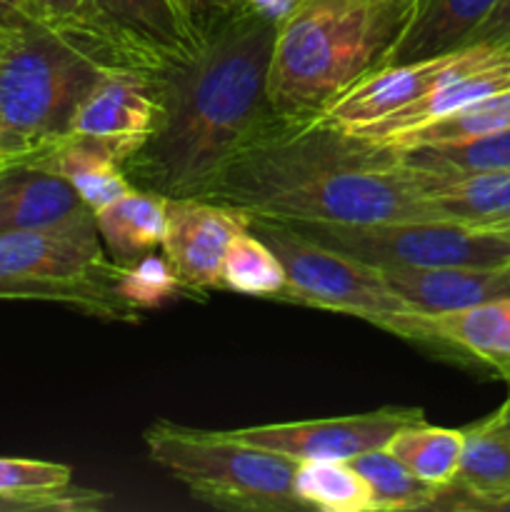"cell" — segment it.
<instances>
[{
  "mask_svg": "<svg viewBox=\"0 0 510 512\" xmlns=\"http://www.w3.org/2000/svg\"><path fill=\"white\" fill-rule=\"evenodd\" d=\"M30 165H38V168H45L68 180L70 188L80 195V200L93 213L115 203L133 188L123 165L113 155L105 153L100 145L85 138H65L58 148H53L48 155Z\"/></svg>",
  "mask_w": 510,
  "mask_h": 512,
  "instance_id": "cell-22",
  "label": "cell"
},
{
  "mask_svg": "<svg viewBox=\"0 0 510 512\" xmlns=\"http://www.w3.org/2000/svg\"><path fill=\"white\" fill-rule=\"evenodd\" d=\"M250 218V230L285 265L288 285L280 300L353 315L410 343L420 313L390 288L383 270L328 248L283 220Z\"/></svg>",
  "mask_w": 510,
  "mask_h": 512,
  "instance_id": "cell-7",
  "label": "cell"
},
{
  "mask_svg": "<svg viewBox=\"0 0 510 512\" xmlns=\"http://www.w3.org/2000/svg\"><path fill=\"white\" fill-rule=\"evenodd\" d=\"M400 158L430 175L510 173V128L458 143L420 145L403 150Z\"/></svg>",
  "mask_w": 510,
  "mask_h": 512,
  "instance_id": "cell-26",
  "label": "cell"
},
{
  "mask_svg": "<svg viewBox=\"0 0 510 512\" xmlns=\"http://www.w3.org/2000/svg\"><path fill=\"white\" fill-rule=\"evenodd\" d=\"M275 30L238 3L190 53L160 68L158 125L123 165L135 188L208 198L223 170L278 118L268 98Z\"/></svg>",
  "mask_w": 510,
  "mask_h": 512,
  "instance_id": "cell-1",
  "label": "cell"
},
{
  "mask_svg": "<svg viewBox=\"0 0 510 512\" xmlns=\"http://www.w3.org/2000/svg\"><path fill=\"white\" fill-rule=\"evenodd\" d=\"M208 198L283 223L375 225L435 218L425 173L360 135L315 120L275 118Z\"/></svg>",
  "mask_w": 510,
  "mask_h": 512,
  "instance_id": "cell-2",
  "label": "cell"
},
{
  "mask_svg": "<svg viewBox=\"0 0 510 512\" xmlns=\"http://www.w3.org/2000/svg\"><path fill=\"white\" fill-rule=\"evenodd\" d=\"M510 88V45H493L488 55L483 60H478L475 65L465 68L463 73L453 75L450 80L440 83L438 88L428 90L425 95H420L418 100L408 103L405 108L395 110V113L385 115L383 120H378L370 128L360 130V135L365 140H388L393 135L405 133V130L420 128L425 123H433V120L445 118V115L455 113V110L465 108V105L475 103L480 98H488V95L500 93V90Z\"/></svg>",
  "mask_w": 510,
  "mask_h": 512,
  "instance_id": "cell-16",
  "label": "cell"
},
{
  "mask_svg": "<svg viewBox=\"0 0 510 512\" xmlns=\"http://www.w3.org/2000/svg\"><path fill=\"white\" fill-rule=\"evenodd\" d=\"M20 3L35 20H45V23L100 25L88 0H20Z\"/></svg>",
  "mask_w": 510,
  "mask_h": 512,
  "instance_id": "cell-32",
  "label": "cell"
},
{
  "mask_svg": "<svg viewBox=\"0 0 510 512\" xmlns=\"http://www.w3.org/2000/svg\"><path fill=\"white\" fill-rule=\"evenodd\" d=\"M93 213L68 180L38 165L0 170V233L38 230Z\"/></svg>",
  "mask_w": 510,
  "mask_h": 512,
  "instance_id": "cell-19",
  "label": "cell"
},
{
  "mask_svg": "<svg viewBox=\"0 0 510 512\" xmlns=\"http://www.w3.org/2000/svg\"><path fill=\"white\" fill-rule=\"evenodd\" d=\"M390 288L413 310L425 315L473 308L488 300L510 298V265L505 268H390Z\"/></svg>",
  "mask_w": 510,
  "mask_h": 512,
  "instance_id": "cell-18",
  "label": "cell"
},
{
  "mask_svg": "<svg viewBox=\"0 0 510 512\" xmlns=\"http://www.w3.org/2000/svg\"><path fill=\"white\" fill-rule=\"evenodd\" d=\"M425 200L435 218L510 230V173H425Z\"/></svg>",
  "mask_w": 510,
  "mask_h": 512,
  "instance_id": "cell-21",
  "label": "cell"
},
{
  "mask_svg": "<svg viewBox=\"0 0 510 512\" xmlns=\"http://www.w3.org/2000/svg\"><path fill=\"white\" fill-rule=\"evenodd\" d=\"M498 3L500 0H408V15L380 65L433 58L470 45L473 33Z\"/></svg>",
  "mask_w": 510,
  "mask_h": 512,
  "instance_id": "cell-17",
  "label": "cell"
},
{
  "mask_svg": "<svg viewBox=\"0 0 510 512\" xmlns=\"http://www.w3.org/2000/svg\"><path fill=\"white\" fill-rule=\"evenodd\" d=\"M155 65L100 25L28 18L0 28V163L30 165L58 148L93 85L115 65Z\"/></svg>",
  "mask_w": 510,
  "mask_h": 512,
  "instance_id": "cell-3",
  "label": "cell"
},
{
  "mask_svg": "<svg viewBox=\"0 0 510 512\" xmlns=\"http://www.w3.org/2000/svg\"><path fill=\"white\" fill-rule=\"evenodd\" d=\"M470 43L510 45V0H500L493 13L473 33Z\"/></svg>",
  "mask_w": 510,
  "mask_h": 512,
  "instance_id": "cell-33",
  "label": "cell"
},
{
  "mask_svg": "<svg viewBox=\"0 0 510 512\" xmlns=\"http://www.w3.org/2000/svg\"><path fill=\"white\" fill-rule=\"evenodd\" d=\"M240 3L248 10H253V13L263 15V18L273 20V23L278 25L280 20L288 18L303 0H240Z\"/></svg>",
  "mask_w": 510,
  "mask_h": 512,
  "instance_id": "cell-35",
  "label": "cell"
},
{
  "mask_svg": "<svg viewBox=\"0 0 510 512\" xmlns=\"http://www.w3.org/2000/svg\"><path fill=\"white\" fill-rule=\"evenodd\" d=\"M510 128V88L500 90V93L480 98L475 103L465 105V108L455 110V113L445 115V118L425 123L420 128L405 130V133L393 135L388 140H368V143L378 145V148L393 150V153H403V150L420 148V145H440V143H458V140L480 138V135L500 133V130Z\"/></svg>",
  "mask_w": 510,
  "mask_h": 512,
  "instance_id": "cell-23",
  "label": "cell"
},
{
  "mask_svg": "<svg viewBox=\"0 0 510 512\" xmlns=\"http://www.w3.org/2000/svg\"><path fill=\"white\" fill-rule=\"evenodd\" d=\"M160 68L140 63L110 68L78 105L68 138L90 140L125 165L158 125Z\"/></svg>",
  "mask_w": 510,
  "mask_h": 512,
  "instance_id": "cell-9",
  "label": "cell"
},
{
  "mask_svg": "<svg viewBox=\"0 0 510 512\" xmlns=\"http://www.w3.org/2000/svg\"><path fill=\"white\" fill-rule=\"evenodd\" d=\"M220 285L240 295L280 300L288 285V275L273 248L248 228L235 235L225 250Z\"/></svg>",
  "mask_w": 510,
  "mask_h": 512,
  "instance_id": "cell-28",
  "label": "cell"
},
{
  "mask_svg": "<svg viewBox=\"0 0 510 512\" xmlns=\"http://www.w3.org/2000/svg\"><path fill=\"white\" fill-rule=\"evenodd\" d=\"M420 348L493 370L510 388V298L448 313H423Z\"/></svg>",
  "mask_w": 510,
  "mask_h": 512,
  "instance_id": "cell-13",
  "label": "cell"
},
{
  "mask_svg": "<svg viewBox=\"0 0 510 512\" xmlns=\"http://www.w3.org/2000/svg\"><path fill=\"white\" fill-rule=\"evenodd\" d=\"M33 18L28 10L23 8L20 0H0V28L5 25H15V23H23V20Z\"/></svg>",
  "mask_w": 510,
  "mask_h": 512,
  "instance_id": "cell-36",
  "label": "cell"
},
{
  "mask_svg": "<svg viewBox=\"0 0 510 512\" xmlns=\"http://www.w3.org/2000/svg\"><path fill=\"white\" fill-rule=\"evenodd\" d=\"M493 45L495 43H470L458 50H450V53L433 55V58L380 65L355 80L343 93L335 95L310 120L328 125V128H338L343 133H360L383 120L385 115L405 108L428 90L438 88L440 83L483 60L493 50Z\"/></svg>",
  "mask_w": 510,
  "mask_h": 512,
  "instance_id": "cell-10",
  "label": "cell"
},
{
  "mask_svg": "<svg viewBox=\"0 0 510 512\" xmlns=\"http://www.w3.org/2000/svg\"><path fill=\"white\" fill-rule=\"evenodd\" d=\"M110 498L100 490L68 488L63 493L43 495V498H13L0 495V512H95L103 510Z\"/></svg>",
  "mask_w": 510,
  "mask_h": 512,
  "instance_id": "cell-31",
  "label": "cell"
},
{
  "mask_svg": "<svg viewBox=\"0 0 510 512\" xmlns=\"http://www.w3.org/2000/svg\"><path fill=\"white\" fill-rule=\"evenodd\" d=\"M148 458L190 498L223 510H305L295 495L298 463L288 455L243 443L228 430H193L155 420L143 433Z\"/></svg>",
  "mask_w": 510,
  "mask_h": 512,
  "instance_id": "cell-5",
  "label": "cell"
},
{
  "mask_svg": "<svg viewBox=\"0 0 510 512\" xmlns=\"http://www.w3.org/2000/svg\"><path fill=\"white\" fill-rule=\"evenodd\" d=\"M175 5H178V8L183 10L185 15H190V0H175ZM190 18H193V15H190ZM193 23H195V20H193Z\"/></svg>",
  "mask_w": 510,
  "mask_h": 512,
  "instance_id": "cell-38",
  "label": "cell"
},
{
  "mask_svg": "<svg viewBox=\"0 0 510 512\" xmlns=\"http://www.w3.org/2000/svg\"><path fill=\"white\" fill-rule=\"evenodd\" d=\"M238 3L240 0H190V15H193L195 25L203 33L205 28L225 18Z\"/></svg>",
  "mask_w": 510,
  "mask_h": 512,
  "instance_id": "cell-34",
  "label": "cell"
},
{
  "mask_svg": "<svg viewBox=\"0 0 510 512\" xmlns=\"http://www.w3.org/2000/svg\"><path fill=\"white\" fill-rule=\"evenodd\" d=\"M500 418H503V423H505V428H508V433H510V395H508V400H505L503 405H500Z\"/></svg>",
  "mask_w": 510,
  "mask_h": 512,
  "instance_id": "cell-37",
  "label": "cell"
},
{
  "mask_svg": "<svg viewBox=\"0 0 510 512\" xmlns=\"http://www.w3.org/2000/svg\"><path fill=\"white\" fill-rule=\"evenodd\" d=\"M408 15V0H303L278 23L268 98L278 118L310 120L378 68Z\"/></svg>",
  "mask_w": 510,
  "mask_h": 512,
  "instance_id": "cell-4",
  "label": "cell"
},
{
  "mask_svg": "<svg viewBox=\"0 0 510 512\" xmlns=\"http://www.w3.org/2000/svg\"><path fill=\"white\" fill-rule=\"evenodd\" d=\"M295 495L305 510L370 512V485L348 460H305L295 473Z\"/></svg>",
  "mask_w": 510,
  "mask_h": 512,
  "instance_id": "cell-25",
  "label": "cell"
},
{
  "mask_svg": "<svg viewBox=\"0 0 510 512\" xmlns=\"http://www.w3.org/2000/svg\"><path fill=\"white\" fill-rule=\"evenodd\" d=\"M113 285L125 308L138 318L188 293L165 260V255L155 253L130 260V263H115Z\"/></svg>",
  "mask_w": 510,
  "mask_h": 512,
  "instance_id": "cell-29",
  "label": "cell"
},
{
  "mask_svg": "<svg viewBox=\"0 0 510 512\" xmlns=\"http://www.w3.org/2000/svg\"><path fill=\"white\" fill-rule=\"evenodd\" d=\"M420 408H388L370 410V413L345 415V418L325 420H295V423H270L253 425V428L228 430L233 438L243 443L260 445L288 455L295 463L305 460H350L368 450H378L388 445V440L400 428L423 420Z\"/></svg>",
  "mask_w": 510,
  "mask_h": 512,
  "instance_id": "cell-11",
  "label": "cell"
},
{
  "mask_svg": "<svg viewBox=\"0 0 510 512\" xmlns=\"http://www.w3.org/2000/svg\"><path fill=\"white\" fill-rule=\"evenodd\" d=\"M370 485L373 508L370 512H398V510H430L440 488L415 478L395 455L385 448L368 450L348 460Z\"/></svg>",
  "mask_w": 510,
  "mask_h": 512,
  "instance_id": "cell-27",
  "label": "cell"
},
{
  "mask_svg": "<svg viewBox=\"0 0 510 512\" xmlns=\"http://www.w3.org/2000/svg\"><path fill=\"white\" fill-rule=\"evenodd\" d=\"M318 243L345 255L390 268H505L510 230L478 228L458 220L423 218L375 225L290 223Z\"/></svg>",
  "mask_w": 510,
  "mask_h": 512,
  "instance_id": "cell-8",
  "label": "cell"
},
{
  "mask_svg": "<svg viewBox=\"0 0 510 512\" xmlns=\"http://www.w3.org/2000/svg\"><path fill=\"white\" fill-rule=\"evenodd\" d=\"M390 455L400 460L415 478L445 488L458 473L460 453H463V430L438 428L423 420L400 428L385 445Z\"/></svg>",
  "mask_w": 510,
  "mask_h": 512,
  "instance_id": "cell-24",
  "label": "cell"
},
{
  "mask_svg": "<svg viewBox=\"0 0 510 512\" xmlns=\"http://www.w3.org/2000/svg\"><path fill=\"white\" fill-rule=\"evenodd\" d=\"M250 220L245 210L213 198H168L163 255L188 293L223 288L225 250Z\"/></svg>",
  "mask_w": 510,
  "mask_h": 512,
  "instance_id": "cell-12",
  "label": "cell"
},
{
  "mask_svg": "<svg viewBox=\"0 0 510 512\" xmlns=\"http://www.w3.org/2000/svg\"><path fill=\"white\" fill-rule=\"evenodd\" d=\"M510 500V433L495 410L490 418L463 428L455 480L440 488L433 508L498 510Z\"/></svg>",
  "mask_w": 510,
  "mask_h": 512,
  "instance_id": "cell-14",
  "label": "cell"
},
{
  "mask_svg": "<svg viewBox=\"0 0 510 512\" xmlns=\"http://www.w3.org/2000/svg\"><path fill=\"white\" fill-rule=\"evenodd\" d=\"M73 488V468L28 458H0V495L43 498Z\"/></svg>",
  "mask_w": 510,
  "mask_h": 512,
  "instance_id": "cell-30",
  "label": "cell"
},
{
  "mask_svg": "<svg viewBox=\"0 0 510 512\" xmlns=\"http://www.w3.org/2000/svg\"><path fill=\"white\" fill-rule=\"evenodd\" d=\"M95 228L115 263H130L163 248L168 230V198L153 190L130 188L123 198L95 210Z\"/></svg>",
  "mask_w": 510,
  "mask_h": 512,
  "instance_id": "cell-20",
  "label": "cell"
},
{
  "mask_svg": "<svg viewBox=\"0 0 510 512\" xmlns=\"http://www.w3.org/2000/svg\"><path fill=\"white\" fill-rule=\"evenodd\" d=\"M98 23L130 53L165 65L190 53L203 33L175 0H88Z\"/></svg>",
  "mask_w": 510,
  "mask_h": 512,
  "instance_id": "cell-15",
  "label": "cell"
},
{
  "mask_svg": "<svg viewBox=\"0 0 510 512\" xmlns=\"http://www.w3.org/2000/svg\"><path fill=\"white\" fill-rule=\"evenodd\" d=\"M113 268L93 213L0 233V300H45L113 323H138L115 293Z\"/></svg>",
  "mask_w": 510,
  "mask_h": 512,
  "instance_id": "cell-6",
  "label": "cell"
},
{
  "mask_svg": "<svg viewBox=\"0 0 510 512\" xmlns=\"http://www.w3.org/2000/svg\"><path fill=\"white\" fill-rule=\"evenodd\" d=\"M0 170H3V163H0Z\"/></svg>",
  "mask_w": 510,
  "mask_h": 512,
  "instance_id": "cell-39",
  "label": "cell"
}]
</instances>
